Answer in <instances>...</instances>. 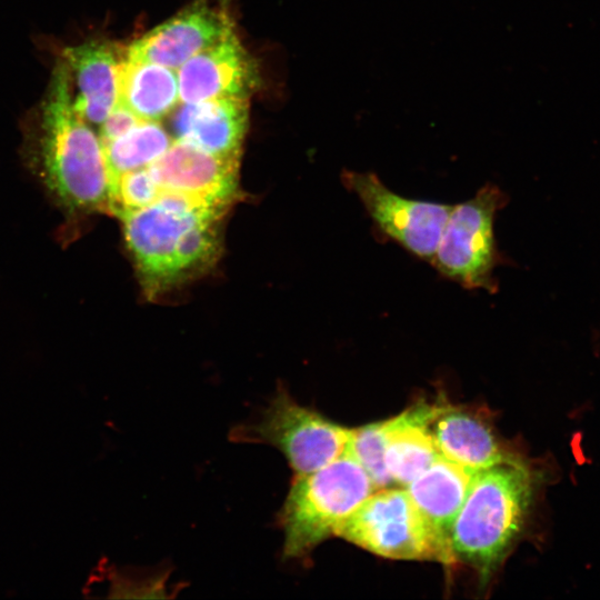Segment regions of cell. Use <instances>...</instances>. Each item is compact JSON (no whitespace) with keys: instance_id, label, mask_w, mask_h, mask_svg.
<instances>
[{"instance_id":"obj_1","label":"cell","mask_w":600,"mask_h":600,"mask_svg":"<svg viewBox=\"0 0 600 600\" xmlns=\"http://www.w3.org/2000/svg\"><path fill=\"white\" fill-rule=\"evenodd\" d=\"M534 474L523 458L474 472L450 536L457 562L487 584L521 537L534 496Z\"/></svg>"},{"instance_id":"obj_2","label":"cell","mask_w":600,"mask_h":600,"mask_svg":"<svg viewBox=\"0 0 600 600\" xmlns=\"http://www.w3.org/2000/svg\"><path fill=\"white\" fill-rule=\"evenodd\" d=\"M41 159L44 180L74 210L110 211V177L100 138L76 110L71 70L60 59L42 104Z\"/></svg>"},{"instance_id":"obj_3","label":"cell","mask_w":600,"mask_h":600,"mask_svg":"<svg viewBox=\"0 0 600 600\" xmlns=\"http://www.w3.org/2000/svg\"><path fill=\"white\" fill-rule=\"evenodd\" d=\"M376 490L348 453L310 473L294 476L279 512L283 557L299 559L334 537L337 528Z\"/></svg>"},{"instance_id":"obj_4","label":"cell","mask_w":600,"mask_h":600,"mask_svg":"<svg viewBox=\"0 0 600 600\" xmlns=\"http://www.w3.org/2000/svg\"><path fill=\"white\" fill-rule=\"evenodd\" d=\"M227 210L163 193L150 206L117 216L147 297L157 298L184 282L182 261L190 230L202 217Z\"/></svg>"},{"instance_id":"obj_5","label":"cell","mask_w":600,"mask_h":600,"mask_svg":"<svg viewBox=\"0 0 600 600\" xmlns=\"http://www.w3.org/2000/svg\"><path fill=\"white\" fill-rule=\"evenodd\" d=\"M334 537L388 559L457 563L406 488L374 490L340 523Z\"/></svg>"},{"instance_id":"obj_6","label":"cell","mask_w":600,"mask_h":600,"mask_svg":"<svg viewBox=\"0 0 600 600\" xmlns=\"http://www.w3.org/2000/svg\"><path fill=\"white\" fill-rule=\"evenodd\" d=\"M506 203V193L487 183L472 198L452 206L431 262L440 274L466 289L496 291L493 271L501 256L493 226Z\"/></svg>"},{"instance_id":"obj_7","label":"cell","mask_w":600,"mask_h":600,"mask_svg":"<svg viewBox=\"0 0 600 600\" xmlns=\"http://www.w3.org/2000/svg\"><path fill=\"white\" fill-rule=\"evenodd\" d=\"M246 439L280 450L294 476L319 470L347 452L351 429L277 392L259 421L241 431Z\"/></svg>"},{"instance_id":"obj_8","label":"cell","mask_w":600,"mask_h":600,"mask_svg":"<svg viewBox=\"0 0 600 600\" xmlns=\"http://www.w3.org/2000/svg\"><path fill=\"white\" fill-rule=\"evenodd\" d=\"M343 181L363 204L379 236L432 262L452 206L402 197L373 172L347 171Z\"/></svg>"},{"instance_id":"obj_9","label":"cell","mask_w":600,"mask_h":600,"mask_svg":"<svg viewBox=\"0 0 600 600\" xmlns=\"http://www.w3.org/2000/svg\"><path fill=\"white\" fill-rule=\"evenodd\" d=\"M161 194L229 209L238 198L239 158L219 157L189 142L173 140L149 167Z\"/></svg>"},{"instance_id":"obj_10","label":"cell","mask_w":600,"mask_h":600,"mask_svg":"<svg viewBox=\"0 0 600 600\" xmlns=\"http://www.w3.org/2000/svg\"><path fill=\"white\" fill-rule=\"evenodd\" d=\"M233 32L231 17L222 7L197 0L124 48V58L177 70Z\"/></svg>"},{"instance_id":"obj_11","label":"cell","mask_w":600,"mask_h":600,"mask_svg":"<svg viewBox=\"0 0 600 600\" xmlns=\"http://www.w3.org/2000/svg\"><path fill=\"white\" fill-rule=\"evenodd\" d=\"M178 73L181 102L246 97L258 84V68L236 32L186 61Z\"/></svg>"},{"instance_id":"obj_12","label":"cell","mask_w":600,"mask_h":600,"mask_svg":"<svg viewBox=\"0 0 600 600\" xmlns=\"http://www.w3.org/2000/svg\"><path fill=\"white\" fill-rule=\"evenodd\" d=\"M429 428L439 453L472 471L520 458L498 439L487 414L470 407L437 402Z\"/></svg>"},{"instance_id":"obj_13","label":"cell","mask_w":600,"mask_h":600,"mask_svg":"<svg viewBox=\"0 0 600 600\" xmlns=\"http://www.w3.org/2000/svg\"><path fill=\"white\" fill-rule=\"evenodd\" d=\"M249 118L246 97L182 102L172 119L176 140L219 157L240 158Z\"/></svg>"},{"instance_id":"obj_14","label":"cell","mask_w":600,"mask_h":600,"mask_svg":"<svg viewBox=\"0 0 600 600\" xmlns=\"http://www.w3.org/2000/svg\"><path fill=\"white\" fill-rule=\"evenodd\" d=\"M124 48L107 40H91L63 49L62 59L79 88L76 110L87 122L101 124L118 103V71Z\"/></svg>"},{"instance_id":"obj_15","label":"cell","mask_w":600,"mask_h":600,"mask_svg":"<svg viewBox=\"0 0 600 600\" xmlns=\"http://www.w3.org/2000/svg\"><path fill=\"white\" fill-rule=\"evenodd\" d=\"M437 403H417L384 420V463L394 484L407 487L441 454L430 421Z\"/></svg>"},{"instance_id":"obj_16","label":"cell","mask_w":600,"mask_h":600,"mask_svg":"<svg viewBox=\"0 0 600 600\" xmlns=\"http://www.w3.org/2000/svg\"><path fill=\"white\" fill-rule=\"evenodd\" d=\"M474 472L440 456L404 487L418 510L450 550L451 529Z\"/></svg>"},{"instance_id":"obj_17","label":"cell","mask_w":600,"mask_h":600,"mask_svg":"<svg viewBox=\"0 0 600 600\" xmlns=\"http://www.w3.org/2000/svg\"><path fill=\"white\" fill-rule=\"evenodd\" d=\"M180 101L174 69L123 56L118 71V102L144 121L159 122Z\"/></svg>"},{"instance_id":"obj_18","label":"cell","mask_w":600,"mask_h":600,"mask_svg":"<svg viewBox=\"0 0 600 600\" xmlns=\"http://www.w3.org/2000/svg\"><path fill=\"white\" fill-rule=\"evenodd\" d=\"M172 141L159 122L141 121L122 136L101 142L110 186L119 176L152 164L169 149Z\"/></svg>"},{"instance_id":"obj_19","label":"cell","mask_w":600,"mask_h":600,"mask_svg":"<svg viewBox=\"0 0 600 600\" xmlns=\"http://www.w3.org/2000/svg\"><path fill=\"white\" fill-rule=\"evenodd\" d=\"M384 420L351 429L347 452L367 472L376 490L394 484L384 463Z\"/></svg>"},{"instance_id":"obj_20","label":"cell","mask_w":600,"mask_h":600,"mask_svg":"<svg viewBox=\"0 0 600 600\" xmlns=\"http://www.w3.org/2000/svg\"><path fill=\"white\" fill-rule=\"evenodd\" d=\"M161 189L149 168H140L119 176L110 186V211L119 216L156 202Z\"/></svg>"},{"instance_id":"obj_21","label":"cell","mask_w":600,"mask_h":600,"mask_svg":"<svg viewBox=\"0 0 600 600\" xmlns=\"http://www.w3.org/2000/svg\"><path fill=\"white\" fill-rule=\"evenodd\" d=\"M144 121L138 118L132 111L117 103L106 120L101 123L100 141H111L128 132L139 122Z\"/></svg>"}]
</instances>
